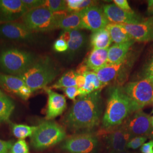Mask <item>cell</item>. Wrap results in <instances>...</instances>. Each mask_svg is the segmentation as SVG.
<instances>
[{
    "mask_svg": "<svg viewBox=\"0 0 153 153\" xmlns=\"http://www.w3.org/2000/svg\"><path fill=\"white\" fill-rule=\"evenodd\" d=\"M101 90L79 96L64 117V124L72 131H90L98 126L102 112Z\"/></svg>",
    "mask_w": 153,
    "mask_h": 153,
    "instance_id": "6da1fadb",
    "label": "cell"
},
{
    "mask_svg": "<svg viewBox=\"0 0 153 153\" xmlns=\"http://www.w3.org/2000/svg\"><path fill=\"white\" fill-rule=\"evenodd\" d=\"M131 102L122 88L114 86L109 89L102 125L104 129L120 126L133 114Z\"/></svg>",
    "mask_w": 153,
    "mask_h": 153,
    "instance_id": "7a4b0ae2",
    "label": "cell"
},
{
    "mask_svg": "<svg viewBox=\"0 0 153 153\" xmlns=\"http://www.w3.org/2000/svg\"><path fill=\"white\" fill-rule=\"evenodd\" d=\"M58 71L48 57L40 59L33 63L28 69L17 76L21 78L33 92L47 88L57 76Z\"/></svg>",
    "mask_w": 153,
    "mask_h": 153,
    "instance_id": "3957f363",
    "label": "cell"
},
{
    "mask_svg": "<svg viewBox=\"0 0 153 153\" xmlns=\"http://www.w3.org/2000/svg\"><path fill=\"white\" fill-rule=\"evenodd\" d=\"M36 61L30 52L16 48L0 51V71L17 76L26 71Z\"/></svg>",
    "mask_w": 153,
    "mask_h": 153,
    "instance_id": "277c9868",
    "label": "cell"
},
{
    "mask_svg": "<svg viewBox=\"0 0 153 153\" xmlns=\"http://www.w3.org/2000/svg\"><path fill=\"white\" fill-rule=\"evenodd\" d=\"M31 138L33 148L43 150L62 141L66 136L64 128L57 123L46 121L41 123Z\"/></svg>",
    "mask_w": 153,
    "mask_h": 153,
    "instance_id": "5b68a950",
    "label": "cell"
},
{
    "mask_svg": "<svg viewBox=\"0 0 153 153\" xmlns=\"http://www.w3.org/2000/svg\"><path fill=\"white\" fill-rule=\"evenodd\" d=\"M131 102L133 112L153 102V81L147 78L128 83L122 88Z\"/></svg>",
    "mask_w": 153,
    "mask_h": 153,
    "instance_id": "8992f818",
    "label": "cell"
},
{
    "mask_svg": "<svg viewBox=\"0 0 153 153\" xmlns=\"http://www.w3.org/2000/svg\"><path fill=\"white\" fill-rule=\"evenodd\" d=\"M23 23L33 32H46L57 29L55 13L44 6L28 11L22 18Z\"/></svg>",
    "mask_w": 153,
    "mask_h": 153,
    "instance_id": "52a82bcc",
    "label": "cell"
},
{
    "mask_svg": "<svg viewBox=\"0 0 153 153\" xmlns=\"http://www.w3.org/2000/svg\"><path fill=\"white\" fill-rule=\"evenodd\" d=\"M98 146L97 136L85 133L69 137L61 148L69 153H95Z\"/></svg>",
    "mask_w": 153,
    "mask_h": 153,
    "instance_id": "ba28073f",
    "label": "cell"
},
{
    "mask_svg": "<svg viewBox=\"0 0 153 153\" xmlns=\"http://www.w3.org/2000/svg\"><path fill=\"white\" fill-rule=\"evenodd\" d=\"M122 124L125 126L131 137L143 136L153 131L151 117L141 110L131 114Z\"/></svg>",
    "mask_w": 153,
    "mask_h": 153,
    "instance_id": "9c48e42d",
    "label": "cell"
},
{
    "mask_svg": "<svg viewBox=\"0 0 153 153\" xmlns=\"http://www.w3.org/2000/svg\"><path fill=\"white\" fill-rule=\"evenodd\" d=\"M83 29L95 32L103 29L109 23L103 9L91 6L79 11Z\"/></svg>",
    "mask_w": 153,
    "mask_h": 153,
    "instance_id": "30bf717a",
    "label": "cell"
},
{
    "mask_svg": "<svg viewBox=\"0 0 153 153\" xmlns=\"http://www.w3.org/2000/svg\"><path fill=\"white\" fill-rule=\"evenodd\" d=\"M108 131L105 134V141L110 153H116L126 151L127 145L131 139V135L125 126L121 124Z\"/></svg>",
    "mask_w": 153,
    "mask_h": 153,
    "instance_id": "8fae6325",
    "label": "cell"
},
{
    "mask_svg": "<svg viewBox=\"0 0 153 153\" xmlns=\"http://www.w3.org/2000/svg\"><path fill=\"white\" fill-rule=\"evenodd\" d=\"M103 10L109 23L118 25L135 24L143 21L142 16L134 11H128L119 8L114 4L105 5Z\"/></svg>",
    "mask_w": 153,
    "mask_h": 153,
    "instance_id": "7c38bea8",
    "label": "cell"
},
{
    "mask_svg": "<svg viewBox=\"0 0 153 153\" xmlns=\"http://www.w3.org/2000/svg\"><path fill=\"white\" fill-rule=\"evenodd\" d=\"M33 32L23 23L8 22L0 26V36L9 40L21 42H31Z\"/></svg>",
    "mask_w": 153,
    "mask_h": 153,
    "instance_id": "4fadbf2b",
    "label": "cell"
},
{
    "mask_svg": "<svg viewBox=\"0 0 153 153\" xmlns=\"http://www.w3.org/2000/svg\"><path fill=\"white\" fill-rule=\"evenodd\" d=\"M28 11L22 0H0V23L17 20Z\"/></svg>",
    "mask_w": 153,
    "mask_h": 153,
    "instance_id": "5bb4252c",
    "label": "cell"
},
{
    "mask_svg": "<svg viewBox=\"0 0 153 153\" xmlns=\"http://www.w3.org/2000/svg\"><path fill=\"white\" fill-rule=\"evenodd\" d=\"M135 42L153 41V18L135 24L121 25Z\"/></svg>",
    "mask_w": 153,
    "mask_h": 153,
    "instance_id": "9a60e30c",
    "label": "cell"
},
{
    "mask_svg": "<svg viewBox=\"0 0 153 153\" xmlns=\"http://www.w3.org/2000/svg\"><path fill=\"white\" fill-rule=\"evenodd\" d=\"M48 94V103L46 111V119L50 120L61 115L66 108L65 97L56 93L49 88H45Z\"/></svg>",
    "mask_w": 153,
    "mask_h": 153,
    "instance_id": "2e32d148",
    "label": "cell"
},
{
    "mask_svg": "<svg viewBox=\"0 0 153 153\" xmlns=\"http://www.w3.org/2000/svg\"><path fill=\"white\" fill-rule=\"evenodd\" d=\"M57 20V28L63 31H71L83 29L79 12L60 11L54 13Z\"/></svg>",
    "mask_w": 153,
    "mask_h": 153,
    "instance_id": "e0dca14e",
    "label": "cell"
},
{
    "mask_svg": "<svg viewBox=\"0 0 153 153\" xmlns=\"http://www.w3.org/2000/svg\"><path fill=\"white\" fill-rule=\"evenodd\" d=\"M60 38L63 39L68 45V52L70 55H74L81 49L85 42L84 34L80 30L63 31Z\"/></svg>",
    "mask_w": 153,
    "mask_h": 153,
    "instance_id": "ac0fdd59",
    "label": "cell"
},
{
    "mask_svg": "<svg viewBox=\"0 0 153 153\" xmlns=\"http://www.w3.org/2000/svg\"><path fill=\"white\" fill-rule=\"evenodd\" d=\"M126 60L116 64H107L104 67L94 71L102 83L103 88L119 76L126 65Z\"/></svg>",
    "mask_w": 153,
    "mask_h": 153,
    "instance_id": "d6986e66",
    "label": "cell"
},
{
    "mask_svg": "<svg viewBox=\"0 0 153 153\" xmlns=\"http://www.w3.org/2000/svg\"><path fill=\"white\" fill-rule=\"evenodd\" d=\"M135 41L132 40L122 44H114L110 47L108 51L107 64H116L123 62Z\"/></svg>",
    "mask_w": 153,
    "mask_h": 153,
    "instance_id": "ffe728a7",
    "label": "cell"
},
{
    "mask_svg": "<svg viewBox=\"0 0 153 153\" xmlns=\"http://www.w3.org/2000/svg\"><path fill=\"white\" fill-rule=\"evenodd\" d=\"M108 51V49H93L86 61L88 69L95 71L107 65Z\"/></svg>",
    "mask_w": 153,
    "mask_h": 153,
    "instance_id": "44dd1931",
    "label": "cell"
},
{
    "mask_svg": "<svg viewBox=\"0 0 153 153\" xmlns=\"http://www.w3.org/2000/svg\"><path fill=\"white\" fill-rule=\"evenodd\" d=\"M26 85L18 76L0 73V86L7 92L18 96L21 90Z\"/></svg>",
    "mask_w": 153,
    "mask_h": 153,
    "instance_id": "7402d4cb",
    "label": "cell"
},
{
    "mask_svg": "<svg viewBox=\"0 0 153 153\" xmlns=\"http://www.w3.org/2000/svg\"><path fill=\"white\" fill-rule=\"evenodd\" d=\"M83 76L85 77L86 82L83 88H79V96L86 95L96 91L101 90L103 88L102 83L94 71H88L83 74Z\"/></svg>",
    "mask_w": 153,
    "mask_h": 153,
    "instance_id": "603a6c76",
    "label": "cell"
},
{
    "mask_svg": "<svg viewBox=\"0 0 153 153\" xmlns=\"http://www.w3.org/2000/svg\"><path fill=\"white\" fill-rule=\"evenodd\" d=\"M112 43L106 28L93 32L91 36V44L93 49H108Z\"/></svg>",
    "mask_w": 153,
    "mask_h": 153,
    "instance_id": "cb8c5ba5",
    "label": "cell"
},
{
    "mask_svg": "<svg viewBox=\"0 0 153 153\" xmlns=\"http://www.w3.org/2000/svg\"><path fill=\"white\" fill-rule=\"evenodd\" d=\"M105 28L109 32L112 42L115 44L124 43L133 40L121 25L109 23Z\"/></svg>",
    "mask_w": 153,
    "mask_h": 153,
    "instance_id": "d4e9b609",
    "label": "cell"
},
{
    "mask_svg": "<svg viewBox=\"0 0 153 153\" xmlns=\"http://www.w3.org/2000/svg\"><path fill=\"white\" fill-rule=\"evenodd\" d=\"M15 105L11 99L4 95L0 98V123L9 120Z\"/></svg>",
    "mask_w": 153,
    "mask_h": 153,
    "instance_id": "484cf974",
    "label": "cell"
},
{
    "mask_svg": "<svg viewBox=\"0 0 153 153\" xmlns=\"http://www.w3.org/2000/svg\"><path fill=\"white\" fill-rule=\"evenodd\" d=\"M76 71L72 70L67 71L50 88L62 89L72 86H76Z\"/></svg>",
    "mask_w": 153,
    "mask_h": 153,
    "instance_id": "4316f807",
    "label": "cell"
},
{
    "mask_svg": "<svg viewBox=\"0 0 153 153\" xmlns=\"http://www.w3.org/2000/svg\"><path fill=\"white\" fill-rule=\"evenodd\" d=\"M38 126H29L25 124H12L11 130L13 135L20 140L31 137Z\"/></svg>",
    "mask_w": 153,
    "mask_h": 153,
    "instance_id": "83f0119b",
    "label": "cell"
},
{
    "mask_svg": "<svg viewBox=\"0 0 153 153\" xmlns=\"http://www.w3.org/2000/svg\"><path fill=\"white\" fill-rule=\"evenodd\" d=\"M94 1L90 0H68L66 1L67 9L69 12H79L84 9L94 6Z\"/></svg>",
    "mask_w": 153,
    "mask_h": 153,
    "instance_id": "f1b7e54d",
    "label": "cell"
},
{
    "mask_svg": "<svg viewBox=\"0 0 153 153\" xmlns=\"http://www.w3.org/2000/svg\"><path fill=\"white\" fill-rule=\"evenodd\" d=\"M43 6L53 13L68 11L66 1L63 0H47Z\"/></svg>",
    "mask_w": 153,
    "mask_h": 153,
    "instance_id": "f546056e",
    "label": "cell"
},
{
    "mask_svg": "<svg viewBox=\"0 0 153 153\" xmlns=\"http://www.w3.org/2000/svg\"><path fill=\"white\" fill-rule=\"evenodd\" d=\"M10 153H30L27 143L23 140H19L12 146Z\"/></svg>",
    "mask_w": 153,
    "mask_h": 153,
    "instance_id": "4dcf8cb0",
    "label": "cell"
},
{
    "mask_svg": "<svg viewBox=\"0 0 153 153\" xmlns=\"http://www.w3.org/2000/svg\"><path fill=\"white\" fill-rule=\"evenodd\" d=\"M147 140V137L145 136H136L133 137L129 140L127 145V149H131L133 150L141 148L142 145L145 143Z\"/></svg>",
    "mask_w": 153,
    "mask_h": 153,
    "instance_id": "1f68e13d",
    "label": "cell"
},
{
    "mask_svg": "<svg viewBox=\"0 0 153 153\" xmlns=\"http://www.w3.org/2000/svg\"><path fill=\"white\" fill-rule=\"evenodd\" d=\"M22 2L28 11L43 6L45 3L44 0H22Z\"/></svg>",
    "mask_w": 153,
    "mask_h": 153,
    "instance_id": "d6a6232c",
    "label": "cell"
},
{
    "mask_svg": "<svg viewBox=\"0 0 153 153\" xmlns=\"http://www.w3.org/2000/svg\"><path fill=\"white\" fill-rule=\"evenodd\" d=\"M66 96L72 100L75 101L76 97L79 96V90L77 86H72L69 88H62Z\"/></svg>",
    "mask_w": 153,
    "mask_h": 153,
    "instance_id": "836d02e7",
    "label": "cell"
},
{
    "mask_svg": "<svg viewBox=\"0 0 153 153\" xmlns=\"http://www.w3.org/2000/svg\"><path fill=\"white\" fill-rule=\"evenodd\" d=\"M53 49L57 52H64L68 50V45L65 40L59 38L55 41L53 44Z\"/></svg>",
    "mask_w": 153,
    "mask_h": 153,
    "instance_id": "e575fe53",
    "label": "cell"
},
{
    "mask_svg": "<svg viewBox=\"0 0 153 153\" xmlns=\"http://www.w3.org/2000/svg\"><path fill=\"white\" fill-rule=\"evenodd\" d=\"M144 78L153 81V55L144 70Z\"/></svg>",
    "mask_w": 153,
    "mask_h": 153,
    "instance_id": "d590c367",
    "label": "cell"
},
{
    "mask_svg": "<svg viewBox=\"0 0 153 153\" xmlns=\"http://www.w3.org/2000/svg\"><path fill=\"white\" fill-rule=\"evenodd\" d=\"M114 2L116 5L124 10L128 11H133L126 0H114Z\"/></svg>",
    "mask_w": 153,
    "mask_h": 153,
    "instance_id": "8d00e7d4",
    "label": "cell"
},
{
    "mask_svg": "<svg viewBox=\"0 0 153 153\" xmlns=\"http://www.w3.org/2000/svg\"><path fill=\"white\" fill-rule=\"evenodd\" d=\"M13 145L11 141H5L0 139V153H7Z\"/></svg>",
    "mask_w": 153,
    "mask_h": 153,
    "instance_id": "74e56055",
    "label": "cell"
},
{
    "mask_svg": "<svg viewBox=\"0 0 153 153\" xmlns=\"http://www.w3.org/2000/svg\"><path fill=\"white\" fill-rule=\"evenodd\" d=\"M142 153H153V140L145 143L141 148Z\"/></svg>",
    "mask_w": 153,
    "mask_h": 153,
    "instance_id": "f35d334b",
    "label": "cell"
},
{
    "mask_svg": "<svg viewBox=\"0 0 153 153\" xmlns=\"http://www.w3.org/2000/svg\"><path fill=\"white\" fill-rule=\"evenodd\" d=\"M85 77L82 74H76V86L79 88H82L85 85Z\"/></svg>",
    "mask_w": 153,
    "mask_h": 153,
    "instance_id": "ab89813d",
    "label": "cell"
},
{
    "mask_svg": "<svg viewBox=\"0 0 153 153\" xmlns=\"http://www.w3.org/2000/svg\"><path fill=\"white\" fill-rule=\"evenodd\" d=\"M148 13L150 14H153V0L148 1Z\"/></svg>",
    "mask_w": 153,
    "mask_h": 153,
    "instance_id": "60d3db41",
    "label": "cell"
},
{
    "mask_svg": "<svg viewBox=\"0 0 153 153\" xmlns=\"http://www.w3.org/2000/svg\"><path fill=\"white\" fill-rule=\"evenodd\" d=\"M133 153L129 152H127V151H124V152H116V153Z\"/></svg>",
    "mask_w": 153,
    "mask_h": 153,
    "instance_id": "b9f144b4",
    "label": "cell"
},
{
    "mask_svg": "<svg viewBox=\"0 0 153 153\" xmlns=\"http://www.w3.org/2000/svg\"><path fill=\"white\" fill-rule=\"evenodd\" d=\"M4 95H5V94H4V93H2V91L0 90V98H1V97H3Z\"/></svg>",
    "mask_w": 153,
    "mask_h": 153,
    "instance_id": "7bdbcfd3",
    "label": "cell"
},
{
    "mask_svg": "<svg viewBox=\"0 0 153 153\" xmlns=\"http://www.w3.org/2000/svg\"><path fill=\"white\" fill-rule=\"evenodd\" d=\"M151 123H152V126L153 128V116L151 117Z\"/></svg>",
    "mask_w": 153,
    "mask_h": 153,
    "instance_id": "ee69618b",
    "label": "cell"
},
{
    "mask_svg": "<svg viewBox=\"0 0 153 153\" xmlns=\"http://www.w3.org/2000/svg\"><path fill=\"white\" fill-rule=\"evenodd\" d=\"M151 134V136H152V138L153 139V131L150 133Z\"/></svg>",
    "mask_w": 153,
    "mask_h": 153,
    "instance_id": "f6af8a7d",
    "label": "cell"
},
{
    "mask_svg": "<svg viewBox=\"0 0 153 153\" xmlns=\"http://www.w3.org/2000/svg\"><path fill=\"white\" fill-rule=\"evenodd\" d=\"M152 113H153V111H152Z\"/></svg>",
    "mask_w": 153,
    "mask_h": 153,
    "instance_id": "bcb514c9",
    "label": "cell"
},
{
    "mask_svg": "<svg viewBox=\"0 0 153 153\" xmlns=\"http://www.w3.org/2000/svg\"><path fill=\"white\" fill-rule=\"evenodd\" d=\"M0 24H1V23H0Z\"/></svg>",
    "mask_w": 153,
    "mask_h": 153,
    "instance_id": "7dc6e473",
    "label": "cell"
}]
</instances>
